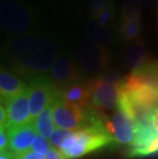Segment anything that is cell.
<instances>
[{"mask_svg":"<svg viewBox=\"0 0 158 159\" xmlns=\"http://www.w3.org/2000/svg\"><path fill=\"white\" fill-rule=\"evenodd\" d=\"M74 130H66V129H56L52 133V134L49 138V143L52 146H53V148L60 149L62 148V146L64 145V143L68 140V139L71 137V134H73Z\"/></svg>","mask_w":158,"mask_h":159,"instance_id":"21","label":"cell"},{"mask_svg":"<svg viewBox=\"0 0 158 159\" xmlns=\"http://www.w3.org/2000/svg\"><path fill=\"white\" fill-rule=\"evenodd\" d=\"M75 60L79 68L85 73L97 74L106 68L109 57L103 46L86 38L76 43Z\"/></svg>","mask_w":158,"mask_h":159,"instance_id":"6","label":"cell"},{"mask_svg":"<svg viewBox=\"0 0 158 159\" xmlns=\"http://www.w3.org/2000/svg\"><path fill=\"white\" fill-rule=\"evenodd\" d=\"M52 118L56 127L66 130H79L86 128L84 108H79L65 102L56 91L52 101Z\"/></svg>","mask_w":158,"mask_h":159,"instance_id":"7","label":"cell"},{"mask_svg":"<svg viewBox=\"0 0 158 159\" xmlns=\"http://www.w3.org/2000/svg\"><path fill=\"white\" fill-rule=\"evenodd\" d=\"M108 129L113 142L121 145H132L137 129L136 118L132 106L125 97L121 94L119 103L114 110Z\"/></svg>","mask_w":158,"mask_h":159,"instance_id":"4","label":"cell"},{"mask_svg":"<svg viewBox=\"0 0 158 159\" xmlns=\"http://www.w3.org/2000/svg\"><path fill=\"white\" fill-rule=\"evenodd\" d=\"M15 159H45V157H44V155L35 153V152H33V151H27L25 153L16 156Z\"/></svg>","mask_w":158,"mask_h":159,"instance_id":"25","label":"cell"},{"mask_svg":"<svg viewBox=\"0 0 158 159\" xmlns=\"http://www.w3.org/2000/svg\"><path fill=\"white\" fill-rule=\"evenodd\" d=\"M4 107L7 115L5 129L21 126L30 121V103H29V85L24 93L13 99L4 101Z\"/></svg>","mask_w":158,"mask_h":159,"instance_id":"10","label":"cell"},{"mask_svg":"<svg viewBox=\"0 0 158 159\" xmlns=\"http://www.w3.org/2000/svg\"><path fill=\"white\" fill-rule=\"evenodd\" d=\"M84 31L87 38L101 46L108 45L113 42L114 35L110 29L100 25L93 18H89L85 21Z\"/></svg>","mask_w":158,"mask_h":159,"instance_id":"15","label":"cell"},{"mask_svg":"<svg viewBox=\"0 0 158 159\" xmlns=\"http://www.w3.org/2000/svg\"><path fill=\"white\" fill-rule=\"evenodd\" d=\"M32 122L34 123V126L39 136H41L44 139H49L53 131L56 130V124L52 118V102Z\"/></svg>","mask_w":158,"mask_h":159,"instance_id":"16","label":"cell"},{"mask_svg":"<svg viewBox=\"0 0 158 159\" xmlns=\"http://www.w3.org/2000/svg\"><path fill=\"white\" fill-rule=\"evenodd\" d=\"M8 149V134L5 127H0V153L7 151Z\"/></svg>","mask_w":158,"mask_h":159,"instance_id":"24","label":"cell"},{"mask_svg":"<svg viewBox=\"0 0 158 159\" xmlns=\"http://www.w3.org/2000/svg\"><path fill=\"white\" fill-rule=\"evenodd\" d=\"M112 142V136L109 133L93 128L79 129L73 131L71 137L64 143L59 151L65 159H76L101 149Z\"/></svg>","mask_w":158,"mask_h":159,"instance_id":"3","label":"cell"},{"mask_svg":"<svg viewBox=\"0 0 158 159\" xmlns=\"http://www.w3.org/2000/svg\"><path fill=\"white\" fill-rule=\"evenodd\" d=\"M37 23V13L27 0H0V25L6 34H27Z\"/></svg>","mask_w":158,"mask_h":159,"instance_id":"2","label":"cell"},{"mask_svg":"<svg viewBox=\"0 0 158 159\" xmlns=\"http://www.w3.org/2000/svg\"><path fill=\"white\" fill-rule=\"evenodd\" d=\"M0 159H15V158L12 157V155L8 151H5L0 154Z\"/></svg>","mask_w":158,"mask_h":159,"instance_id":"30","label":"cell"},{"mask_svg":"<svg viewBox=\"0 0 158 159\" xmlns=\"http://www.w3.org/2000/svg\"><path fill=\"white\" fill-rule=\"evenodd\" d=\"M50 78L58 89L81 81L82 72L76 60L69 52H60L50 69Z\"/></svg>","mask_w":158,"mask_h":159,"instance_id":"9","label":"cell"},{"mask_svg":"<svg viewBox=\"0 0 158 159\" xmlns=\"http://www.w3.org/2000/svg\"><path fill=\"white\" fill-rule=\"evenodd\" d=\"M153 154H158V136L149 141L143 147L129 150V157H143Z\"/></svg>","mask_w":158,"mask_h":159,"instance_id":"19","label":"cell"},{"mask_svg":"<svg viewBox=\"0 0 158 159\" xmlns=\"http://www.w3.org/2000/svg\"><path fill=\"white\" fill-rule=\"evenodd\" d=\"M30 121H34L37 116L52 102L58 89L52 78L46 75L30 77L29 82Z\"/></svg>","mask_w":158,"mask_h":159,"instance_id":"5","label":"cell"},{"mask_svg":"<svg viewBox=\"0 0 158 159\" xmlns=\"http://www.w3.org/2000/svg\"><path fill=\"white\" fill-rule=\"evenodd\" d=\"M140 0H123L120 8V20L141 18Z\"/></svg>","mask_w":158,"mask_h":159,"instance_id":"18","label":"cell"},{"mask_svg":"<svg viewBox=\"0 0 158 159\" xmlns=\"http://www.w3.org/2000/svg\"><path fill=\"white\" fill-rule=\"evenodd\" d=\"M114 0H88L87 11L90 15V18H96L99 13L113 3Z\"/></svg>","mask_w":158,"mask_h":159,"instance_id":"22","label":"cell"},{"mask_svg":"<svg viewBox=\"0 0 158 159\" xmlns=\"http://www.w3.org/2000/svg\"><path fill=\"white\" fill-rule=\"evenodd\" d=\"M52 3H56L59 6H63V7H71L73 4L74 0H50Z\"/></svg>","mask_w":158,"mask_h":159,"instance_id":"27","label":"cell"},{"mask_svg":"<svg viewBox=\"0 0 158 159\" xmlns=\"http://www.w3.org/2000/svg\"><path fill=\"white\" fill-rule=\"evenodd\" d=\"M5 130L7 131L8 134L7 151L12 155L13 158L29 151L35 138L38 136L33 122H29L21 125V126H16Z\"/></svg>","mask_w":158,"mask_h":159,"instance_id":"11","label":"cell"},{"mask_svg":"<svg viewBox=\"0 0 158 159\" xmlns=\"http://www.w3.org/2000/svg\"><path fill=\"white\" fill-rule=\"evenodd\" d=\"M115 18H116V6H115V2H113L109 6H107L105 9H103L93 19H96L97 22L100 25L110 29L113 28V24L115 22Z\"/></svg>","mask_w":158,"mask_h":159,"instance_id":"20","label":"cell"},{"mask_svg":"<svg viewBox=\"0 0 158 159\" xmlns=\"http://www.w3.org/2000/svg\"><path fill=\"white\" fill-rule=\"evenodd\" d=\"M28 89V84L19 79L11 72L1 69L0 72V93H1V101H7L18 97L19 94Z\"/></svg>","mask_w":158,"mask_h":159,"instance_id":"13","label":"cell"},{"mask_svg":"<svg viewBox=\"0 0 158 159\" xmlns=\"http://www.w3.org/2000/svg\"><path fill=\"white\" fill-rule=\"evenodd\" d=\"M52 145H50L49 142L46 141V139L42 138L41 136H37L35 138L34 142H33L31 149L30 150L35 152V153H38V154H41V155H47L48 152L52 150Z\"/></svg>","mask_w":158,"mask_h":159,"instance_id":"23","label":"cell"},{"mask_svg":"<svg viewBox=\"0 0 158 159\" xmlns=\"http://www.w3.org/2000/svg\"><path fill=\"white\" fill-rule=\"evenodd\" d=\"M124 64L129 69L137 70L147 64L148 53L146 50L145 44L141 37H139L130 46L127 47L125 53H124Z\"/></svg>","mask_w":158,"mask_h":159,"instance_id":"14","label":"cell"},{"mask_svg":"<svg viewBox=\"0 0 158 159\" xmlns=\"http://www.w3.org/2000/svg\"><path fill=\"white\" fill-rule=\"evenodd\" d=\"M141 18L130 20H120L118 34L120 39L124 42L133 41L140 37Z\"/></svg>","mask_w":158,"mask_h":159,"instance_id":"17","label":"cell"},{"mask_svg":"<svg viewBox=\"0 0 158 159\" xmlns=\"http://www.w3.org/2000/svg\"><path fill=\"white\" fill-rule=\"evenodd\" d=\"M6 53L18 72L32 77L52 69L60 52L58 42L52 36L34 31L9 39Z\"/></svg>","mask_w":158,"mask_h":159,"instance_id":"1","label":"cell"},{"mask_svg":"<svg viewBox=\"0 0 158 159\" xmlns=\"http://www.w3.org/2000/svg\"><path fill=\"white\" fill-rule=\"evenodd\" d=\"M45 159H65L63 154L60 152L58 149L52 148V150L48 152V154L45 156Z\"/></svg>","mask_w":158,"mask_h":159,"instance_id":"26","label":"cell"},{"mask_svg":"<svg viewBox=\"0 0 158 159\" xmlns=\"http://www.w3.org/2000/svg\"><path fill=\"white\" fill-rule=\"evenodd\" d=\"M157 16H158V5H157Z\"/></svg>","mask_w":158,"mask_h":159,"instance_id":"31","label":"cell"},{"mask_svg":"<svg viewBox=\"0 0 158 159\" xmlns=\"http://www.w3.org/2000/svg\"><path fill=\"white\" fill-rule=\"evenodd\" d=\"M121 81L115 82L102 76L93 79L90 104L101 112L115 109L121 97Z\"/></svg>","mask_w":158,"mask_h":159,"instance_id":"8","label":"cell"},{"mask_svg":"<svg viewBox=\"0 0 158 159\" xmlns=\"http://www.w3.org/2000/svg\"><path fill=\"white\" fill-rule=\"evenodd\" d=\"M58 93L65 102L83 109L90 104L93 93V80L78 81L62 89H58Z\"/></svg>","mask_w":158,"mask_h":159,"instance_id":"12","label":"cell"},{"mask_svg":"<svg viewBox=\"0 0 158 159\" xmlns=\"http://www.w3.org/2000/svg\"><path fill=\"white\" fill-rule=\"evenodd\" d=\"M152 125L154 126V128L158 131V109L153 113L152 116Z\"/></svg>","mask_w":158,"mask_h":159,"instance_id":"29","label":"cell"},{"mask_svg":"<svg viewBox=\"0 0 158 159\" xmlns=\"http://www.w3.org/2000/svg\"><path fill=\"white\" fill-rule=\"evenodd\" d=\"M140 2H141V4L144 5L145 7L150 8L155 5L156 3H158V0H140Z\"/></svg>","mask_w":158,"mask_h":159,"instance_id":"28","label":"cell"}]
</instances>
